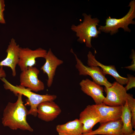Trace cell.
<instances>
[{"label": "cell", "mask_w": 135, "mask_h": 135, "mask_svg": "<svg viewBox=\"0 0 135 135\" xmlns=\"http://www.w3.org/2000/svg\"><path fill=\"white\" fill-rule=\"evenodd\" d=\"M22 96L18 94L16 102L8 104L4 110L2 123L4 126L12 130L20 129L32 132L33 130L26 121L28 110L23 104Z\"/></svg>", "instance_id": "1"}, {"label": "cell", "mask_w": 135, "mask_h": 135, "mask_svg": "<svg viewBox=\"0 0 135 135\" xmlns=\"http://www.w3.org/2000/svg\"><path fill=\"white\" fill-rule=\"evenodd\" d=\"M4 82V88L9 90L16 96L18 94H20L27 98L26 100V105L30 107L28 111V115L33 116L34 117L37 116V107L40 103L46 101H54L57 98L55 95H50L46 94L41 95L35 93L28 88L20 85L14 86L13 85L5 78H0Z\"/></svg>", "instance_id": "2"}, {"label": "cell", "mask_w": 135, "mask_h": 135, "mask_svg": "<svg viewBox=\"0 0 135 135\" xmlns=\"http://www.w3.org/2000/svg\"><path fill=\"white\" fill-rule=\"evenodd\" d=\"M84 20L82 22L76 26L72 25L71 29L75 32L78 38L77 41L80 43H85L86 46L90 48L92 38H96L101 32L98 30L97 26H99V20L97 18H92L91 15L82 14Z\"/></svg>", "instance_id": "3"}, {"label": "cell", "mask_w": 135, "mask_h": 135, "mask_svg": "<svg viewBox=\"0 0 135 135\" xmlns=\"http://www.w3.org/2000/svg\"><path fill=\"white\" fill-rule=\"evenodd\" d=\"M128 6L130 8L124 16L119 19L111 18L109 16L106 19L105 25H99L98 30L101 32L110 33L111 35L117 33L118 29L120 28H123L125 32H130L131 30L128 26L130 24H135V22L133 20L135 18V0L131 1Z\"/></svg>", "instance_id": "4"}, {"label": "cell", "mask_w": 135, "mask_h": 135, "mask_svg": "<svg viewBox=\"0 0 135 135\" xmlns=\"http://www.w3.org/2000/svg\"><path fill=\"white\" fill-rule=\"evenodd\" d=\"M71 52L74 56L76 61V68L78 70L80 75L89 76L92 78L93 82L100 86H104L106 88L112 86V84L107 80L105 76L106 74L99 67L85 66L74 53L72 49Z\"/></svg>", "instance_id": "5"}, {"label": "cell", "mask_w": 135, "mask_h": 135, "mask_svg": "<svg viewBox=\"0 0 135 135\" xmlns=\"http://www.w3.org/2000/svg\"><path fill=\"white\" fill-rule=\"evenodd\" d=\"M104 90L106 94L102 103L111 106H122L126 103L128 94L122 85L116 82L112 84V86L106 88Z\"/></svg>", "instance_id": "6"}, {"label": "cell", "mask_w": 135, "mask_h": 135, "mask_svg": "<svg viewBox=\"0 0 135 135\" xmlns=\"http://www.w3.org/2000/svg\"><path fill=\"white\" fill-rule=\"evenodd\" d=\"M40 72L38 68L34 66L28 67L22 71L20 75V85L32 92L43 90L45 88L44 84L38 78Z\"/></svg>", "instance_id": "7"}, {"label": "cell", "mask_w": 135, "mask_h": 135, "mask_svg": "<svg viewBox=\"0 0 135 135\" xmlns=\"http://www.w3.org/2000/svg\"><path fill=\"white\" fill-rule=\"evenodd\" d=\"M47 52L40 48L32 50L28 48L20 47L18 65L21 71L27 69L28 67L33 66L36 64V58H44Z\"/></svg>", "instance_id": "8"}, {"label": "cell", "mask_w": 135, "mask_h": 135, "mask_svg": "<svg viewBox=\"0 0 135 135\" xmlns=\"http://www.w3.org/2000/svg\"><path fill=\"white\" fill-rule=\"evenodd\" d=\"M79 120L83 125V134L92 132L94 125L101 121L98 113L93 105H88L80 113Z\"/></svg>", "instance_id": "9"}, {"label": "cell", "mask_w": 135, "mask_h": 135, "mask_svg": "<svg viewBox=\"0 0 135 135\" xmlns=\"http://www.w3.org/2000/svg\"><path fill=\"white\" fill-rule=\"evenodd\" d=\"M62 110L54 101H46L40 104L37 107V116L46 122L54 120L60 114Z\"/></svg>", "instance_id": "10"}, {"label": "cell", "mask_w": 135, "mask_h": 135, "mask_svg": "<svg viewBox=\"0 0 135 135\" xmlns=\"http://www.w3.org/2000/svg\"><path fill=\"white\" fill-rule=\"evenodd\" d=\"M44 58L46 62L41 67L40 70L44 74H47L48 77L47 86L48 87H50L53 83L57 68L63 64L64 61L56 57L50 48L47 52Z\"/></svg>", "instance_id": "11"}, {"label": "cell", "mask_w": 135, "mask_h": 135, "mask_svg": "<svg viewBox=\"0 0 135 135\" xmlns=\"http://www.w3.org/2000/svg\"><path fill=\"white\" fill-rule=\"evenodd\" d=\"M20 47L13 38L11 39L6 52V58L0 62V67L6 66L11 68L12 75H16V67L19 60V53Z\"/></svg>", "instance_id": "12"}, {"label": "cell", "mask_w": 135, "mask_h": 135, "mask_svg": "<svg viewBox=\"0 0 135 135\" xmlns=\"http://www.w3.org/2000/svg\"><path fill=\"white\" fill-rule=\"evenodd\" d=\"M79 84L81 90L90 96L94 100L96 104L102 103L105 98L103 94L104 89L102 87L88 78L82 80Z\"/></svg>", "instance_id": "13"}, {"label": "cell", "mask_w": 135, "mask_h": 135, "mask_svg": "<svg viewBox=\"0 0 135 135\" xmlns=\"http://www.w3.org/2000/svg\"><path fill=\"white\" fill-rule=\"evenodd\" d=\"M93 105L100 117L101 121L100 124L121 119L122 106H111L106 105L103 103Z\"/></svg>", "instance_id": "14"}, {"label": "cell", "mask_w": 135, "mask_h": 135, "mask_svg": "<svg viewBox=\"0 0 135 135\" xmlns=\"http://www.w3.org/2000/svg\"><path fill=\"white\" fill-rule=\"evenodd\" d=\"M87 64L88 66H98L101 68L106 74H109L112 76L116 80V82L123 85L126 84L127 78L121 76L117 72L115 67L114 65H104L98 61L96 59L94 55L89 51L87 55Z\"/></svg>", "instance_id": "15"}, {"label": "cell", "mask_w": 135, "mask_h": 135, "mask_svg": "<svg viewBox=\"0 0 135 135\" xmlns=\"http://www.w3.org/2000/svg\"><path fill=\"white\" fill-rule=\"evenodd\" d=\"M122 123L121 119L100 124L99 127L91 132L82 135H121Z\"/></svg>", "instance_id": "16"}, {"label": "cell", "mask_w": 135, "mask_h": 135, "mask_svg": "<svg viewBox=\"0 0 135 135\" xmlns=\"http://www.w3.org/2000/svg\"><path fill=\"white\" fill-rule=\"evenodd\" d=\"M83 125L76 119L66 123L57 125L56 130L59 135H82Z\"/></svg>", "instance_id": "17"}, {"label": "cell", "mask_w": 135, "mask_h": 135, "mask_svg": "<svg viewBox=\"0 0 135 135\" xmlns=\"http://www.w3.org/2000/svg\"><path fill=\"white\" fill-rule=\"evenodd\" d=\"M121 119L122 123L121 135H126L132 133L134 131L132 123V115L129 108L127 100L125 104L122 106Z\"/></svg>", "instance_id": "18"}, {"label": "cell", "mask_w": 135, "mask_h": 135, "mask_svg": "<svg viewBox=\"0 0 135 135\" xmlns=\"http://www.w3.org/2000/svg\"><path fill=\"white\" fill-rule=\"evenodd\" d=\"M127 102L132 115V123L133 128L135 127V99L132 94H128Z\"/></svg>", "instance_id": "19"}, {"label": "cell", "mask_w": 135, "mask_h": 135, "mask_svg": "<svg viewBox=\"0 0 135 135\" xmlns=\"http://www.w3.org/2000/svg\"><path fill=\"white\" fill-rule=\"evenodd\" d=\"M128 81L125 88L126 91L135 87V78L133 76L128 74Z\"/></svg>", "instance_id": "20"}, {"label": "cell", "mask_w": 135, "mask_h": 135, "mask_svg": "<svg viewBox=\"0 0 135 135\" xmlns=\"http://www.w3.org/2000/svg\"><path fill=\"white\" fill-rule=\"evenodd\" d=\"M130 58L132 59V61L130 66H128L124 68L128 69L129 70L134 71L135 70V52L134 49H132V53Z\"/></svg>", "instance_id": "21"}, {"label": "cell", "mask_w": 135, "mask_h": 135, "mask_svg": "<svg viewBox=\"0 0 135 135\" xmlns=\"http://www.w3.org/2000/svg\"><path fill=\"white\" fill-rule=\"evenodd\" d=\"M5 5L4 0H0V14L4 17V12L5 10Z\"/></svg>", "instance_id": "22"}, {"label": "cell", "mask_w": 135, "mask_h": 135, "mask_svg": "<svg viewBox=\"0 0 135 135\" xmlns=\"http://www.w3.org/2000/svg\"><path fill=\"white\" fill-rule=\"evenodd\" d=\"M6 76V72L3 68V66L0 68V78H5Z\"/></svg>", "instance_id": "23"}, {"label": "cell", "mask_w": 135, "mask_h": 135, "mask_svg": "<svg viewBox=\"0 0 135 135\" xmlns=\"http://www.w3.org/2000/svg\"><path fill=\"white\" fill-rule=\"evenodd\" d=\"M5 20L4 17L0 14V23L2 24L5 23Z\"/></svg>", "instance_id": "24"}, {"label": "cell", "mask_w": 135, "mask_h": 135, "mask_svg": "<svg viewBox=\"0 0 135 135\" xmlns=\"http://www.w3.org/2000/svg\"><path fill=\"white\" fill-rule=\"evenodd\" d=\"M126 135H135V131H134V132L132 134H128Z\"/></svg>", "instance_id": "25"}]
</instances>
